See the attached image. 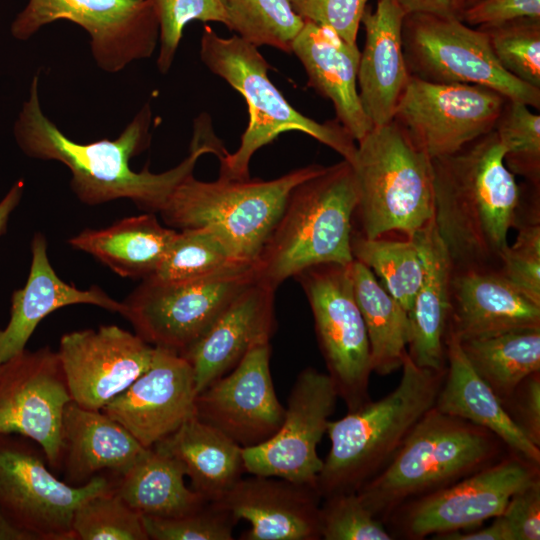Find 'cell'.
Returning a JSON list of instances; mask_svg holds the SVG:
<instances>
[{
  "label": "cell",
  "instance_id": "b9f144b4",
  "mask_svg": "<svg viewBox=\"0 0 540 540\" xmlns=\"http://www.w3.org/2000/svg\"><path fill=\"white\" fill-rule=\"evenodd\" d=\"M319 509L320 537L325 540H391L383 522L362 503L356 492L324 498Z\"/></svg>",
  "mask_w": 540,
  "mask_h": 540
},
{
  "label": "cell",
  "instance_id": "ffe728a7",
  "mask_svg": "<svg viewBox=\"0 0 540 540\" xmlns=\"http://www.w3.org/2000/svg\"><path fill=\"white\" fill-rule=\"evenodd\" d=\"M196 395L191 364L175 351L154 347L147 370L101 411L152 448L195 416Z\"/></svg>",
  "mask_w": 540,
  "mask_h": 540
},
{
  "label": "cell",
  "instance_id": "f1b7e54d",
  "mask_svg": "<svg viewBox=\"0 0 540 540\" xmlns=\"http://www.w3.org/2000/svg\"><path fill=\"white\" fill-rule=\"evenodd\" d=\"M434 407L495 434L511 452L540 464V447L516 426L503 404L476 373L458 339L446 338V369Z\"/></svg>",
  "mask_w": 540,
  "mask_h": 540
},
{
  "label": "cell",
  "instance_id": "7a4b0ae2",
  "mask_svg": "<svg viewBox=\"0 0 540 540\" xmlns=\"http://www.w3.org/2000/svg\"><path fill=\"white\" fill-rule=\"evenodd\" d=\"M432 168L434 223L454 270L500 272L522 185L505 165L496 132L432 159Z\"/></svg>",
  "mask_w": 540,
  "mask_h": 540
},
{
  "label": "cell",
  "instance_id": "484cf974",
  "mask_svg": "<svg viewBox=\"0 0 540 540\" xmlns=\"http://www.w3.org/2000/svg\"><path fill=\"white\" fill-rule=\"evenodd\" d=\"M32 261L25 286L11 297L10 319L0 329V364L26 349L38 324L50 313L64 306L89 304L122 314L123 303L94 285L79 289L64 282L55 272L47 255V242L36 233L31 243Z\"/></svg>",
  "mask_w": 540,
  "mask_h": 540
},
{
  "label": "cell",
  "instance_id": "d6986e66",
  "mask_svg": "<svg viewBox=\"0 0 540 540\" xmlns=\"http://www.w3.org/2000/svg\"><path fill=\"white\" fill-rule=\"evenodd\" d=\"M270 357V343L252 348L235 368L197 393L195 417L242 448L270 439L285 414L274 389Z\"/></svg>",
  "mask_w": 540,
  "mask_h": 540
},
{
  "label": "cell",
  "instance_id": "f5cc1de1",
  "mask_svg": "<svg viewBox=\"0 0 540 540\" xmlns=\"http://www.w3.org/2000/svg\"><path fill=\"white\" fill-rule=\"evenodd\" d=\"M0 540H36L15 524L0 507Z\"/></svg>",
  "mask_w": 540,
  "mask_h": 540
},
{
  "label": "cell",
  "instance_id": "7c38bea8",
  "mask_svg": "<svg viewBox=\"0 0 540 540\" xmlns=\"http://www.w3.org/2000/svg\"><path fill=\"white\" fill-rule=\"evenodd\" d=\"M256 280L255 265L193 281L142 280L122 301L121 315L148 344L182 355Z\"/></svg>",
  "mask_w": 540,
  "mask_h": 540
},
{
  "label": "cell",
  "instance_id": "1f68e13d",
  "mask_svg": "<svg viewBox=\"0 0 540 540\" xmlns=\"http://www.w3.org/2000/svg\"><path fill=\"white\" fill-rule=\"evenodd\" d=\"M185 477L178 459L152 447L115 480L114 491L141 516L177 517L208 502L185 484Z\"/></svg>",
  "mask_w": 540,
  "mask_h": 540
},
{
  "label": "cell",
  "instance_id": "6da1fadb",
  "mask_svg": "<svg viewBox=\"0 0 540 540\" xmlns=\"http://www.w3.org/2000/svg\"><path fill=\"white\" fill-rule=\"evenodd\" d=\"M39 76L32 79L28 99L14 125L20 149L29 157L53 160L71 172L70 186L77 198L90 206L117 199H129L139 209L159 212L187 176L193 174L199 158L213 153L220 158L222 144L205 138H192L189 155L177 166L161 173L145 167L133 171L131 158L145 151L151 141L152 111L146 103L113 140L78 143L68 138L42 111L39 101Z\"/></svg>",
  "mask_w": 540,
  "mask_h": 540
},
{
  "label": "cell",
  "instance_id": "5bb4252c",
  "mask_svg": "<svg viewBox=\"0 0 540 540\" xmlns=\"http://www.w3.org/2000/svg\"><path fill=\"white\" fill-rule=\"evenodd\" d=\"M539 465L510 452L465 478L396 509L395 531L419 540L477 527L502 514L510 498L540 480Z\"/></svg>",
  "mask_w": 540,
  "mask_h": 540
},
{
  "label": "cell",
  "instance_id": "4fadbf2b",
  "mask_svg": "<svg viewBox=\"0 0 540 540\" xmlns=\"http://www.w3.org/2000/svg\"><path fill=\"white\" fill-rule=\"evenodd\" d=\"M66 20L87 31L92 56L107 73L153 55L159 23L152 0H28L11 24L18 40L31 38L42 27Z\"/></svg>",
  "mask_w": 540,
  "mask_h": 540
},
{
  "label": "cell",
  "instance_id": "52a82bcc",
  "mask_svg": "<svg viewBox=\"0 0 540 540\" xmlns=\"http://www.w3.org/2000/svg\"><path fill=\"white\" fill-rule=\"evenodd\" d=\"M324 168L310 164L271 180L219 176L207 182L190 174L158 213L168 227L177 231L210 230L237 260L255 264L290 192Z\"/></svg>",
  "mask_w": 540,
  "mask_h": 540
},
{
  "label": "cell",
  "instance_id": "2e32d148",
  "mask_svg": "<svg viewBox=\"0 0 540 540\" xmlns=\"http://www.w3.org/2000/svg\"><path fill=\"white\" fill-rule=\"evenodd\" d=\"M338 398L327 373L313 367L303 369L292 386L277 432L262 444L243 448L246 473L279 477L316 488L323 467L317 446L327 432Z\"/></svg>",
  "mask_w": 540,
  "mask_h": 540
},
{
  "label": "cell",
  "instance_id": "83f0119b",
  "mask_svg": "<svg viewBox=\"0 0 540 540\" xmlns=\"http://www.w3.org/2000/svg\"><path fill=\"white\" fill-rule=\"evenodd\" d=\"M424 268L423 279L409 311L407 354L419 367L446 368V338L451 311L453 264L433 219L414 233Z\"/></svg>",
  "mask_w": 540,
  "mask_h": 540
},
{
  "label": "cell",
  "instance_id": "681fc988",
  "mask_svg": "<svg viewBox=\"0 0 540 540\" xmlns=\"http://www.w3.org/2000/svg\"><path fill=\"white\" fill-rule=\"evenodd\" d=\"M486 528L473 532L462 533L460 531L448 532L436 535L434 539L441 540H514L513 534L506 521L501 515Z\"/></svg>",
  "mask_w": 540,
  "mask_h": 540
},
{
  "label": "cell",
  "instance_id": "603a6c76",
  "mask_svg": "<svg viewBox=\"0 0 540 540\" xmlns=\"http://www.w3.org/2000/svg\"><path fill=\"white\" fill-rule=\"evenodd\" d=\"M540 328V305L499 271L454 270L448 333L460 342Z\"/></svg>",
  "mask_w": 540,
  "mask_h": 540
},
{
  "label": "cell",
  "instance_id": "e0dca14e",
  "mask_svg": "<svg viewBox=\"0 0 540 540\" xmlns=\"http://www.w3.org/2000/svg\"><path fill=\"white\" fill-rule=\"evenodd\" d=\"M70 401L58 354L49 347L24 349L2 363L0 434L34 441L55 470L60 468L63 413Z\"/></svg>",
  "mask_w": 540,
  "mask_h": 540
},
{
  "label": "cell",
  "instance_id": "d6a6232c",
  "mask_svg": "<svg viewBox=\"0 0 540 540\" xmlns=\"http://www.w3.org/2000/svg\"><path fill=\"white\" fill-rule=\"evenodd\" d=\"M350 274L368 335L372 372L389 375L401 368L407 353L409 313L361 262L353 259Z\"/></svg>",
  "mask_w": 540,
  "mask_h": 540
},
{
  "label": "cell",
  "instance_id": "74e56055",
  "mask_svg": "<svg viewBox=\"0 0 540 540\" xmlns=\"http://www.w3.org/2000/svg\"><path fill=\"white\" fill-rule=\"evenodd\" d=\"M504 151V162L516 176L540 185V115L528 105L506 100L494 127Z\"/></svg>",
  "mask_w": 540,
  "mask_h": 540
},
{
  "label": "cell",
  "instance_id": "e575fe53",
  "mask_svg": "<svg viewBox=\"0 0 540 540\" xmlns=\"http://www.w3.org/2000/svg\"><path fill=\"white\" fill-rule=\"evenodd\" d=\"M351 252L353 259L368 267L409 313L424 274L414 241L410 238H367L353 231Z\"/></svg>",
  "mask_w": 540,
  "mask_h": 540
},
{
  "label": "cell",
  "instance_id": "bcb514c9",
  "mask_svg": "<svg viewBox=\"0 0 540 540\" xmlns=\"http://www.w3.org/2000/svg\"><path fill=\"white\" fill-rule=\"evenodd\" d=\"M503 407L523 434L540 447V371L527 376Z\"/></svg>",
  "mask_w": 540,
  "mask_h": 540
},
{
  "label": "cell",
  "instance_id": "4316f807",
  "mask_svg": "<svg viewBox=\"0 0 540 540\" xmlns=\"http://www.w3.org/2000/svg\"><path fill=\"white\" fill-rule=\"evenodd\" d=\"M60 468L64 481L82 486L109 472L117 479L146 451L122 425L101 410L70 401L62 420Z\"/></svg>",
  "mask_w": 540,
  "mask_h": 540
},
{
  "label": "cell",
  "instance_id": "30bf717a",
  "mask_svg": "<svg viewBox=\"0 0 540 540\" xmlns=\"http://www.w3.org/2000/svg\"><path fill=\"white\" fill-rule=\"evenodd\" d=\"M115 478L97 475L82 486L58 479L41 447L15 434H0V507L36 540H76L75 510L87 499L113 490Z\"/></svg>",
  "mask_w": 540,
  "mask_h": 540
},
{
  "label": "cell",
  "instance_id": "8fae6325",
  "mask_svg": "<svg viewBox=\"0 0 540 540\" xmlns=\"http://www.w3.org/2000/svg\"><path fill=\"white\" fill-rule=\"evenodd\" d=\"M350 264H319L294 276L310 305L327 374L348 412L371 400L372 373L368 335L355 299Z\"/></svg>",
  "mask_w": 540,
  "mask_h": 540
},
{
  "label": "cell",
  "instance_id": "f35d334b",
  "mask_svg": "<svg viewBox=\"0 0 540 540\" xmlns=\"http://www.w3.org/2000/svg\"><path fill=\"white\" fill-rule=\"evenodd\" d=\"M76 540H149L142 516L113 490L78 506L72 520Z\"/></svg>",
  "mask_w": 540,
  "mask_h": 540
},
{
  "label": "cell",
  "instance_id": "7402d4cb",
  "mask_svg": "<svg viewBox=\"0 0 540 540\" xmlns=\"http://www.w3.org/2000/svg\"><path fill=\"white\" fill-rule=\"evenodd\" d=\"M275 291L254 281L181 355L192 366L197 393L235 368L252 348L270 343L276 327Z\"/></svg>",
  "mask_w": 540,
  "mask_h": 540
},
{
  "label": "cell",
  "instance_id": "4dcf8cb0",
  "mask_svg": "<svg viewBox=\"0 0 540 540\" xmlns=\"http://www.w3.org/2000/svg\"><path fill=\"white\" fill-rule=\"evenodd\" d=\"M153 447L178 459L191 488L208 502L221 500L246 472L243 448L195 416Z\"/></svg>",
  "mask_w": 540,
  "mask_h": 540
},
{
  "label": "cell",
  "instance_id": "ab89813d",
  "mask_svg": "<svg viewBox=\"0 0 540 540\" xmlns=\"http://www.w3.org/2000/svg\"><path fill=\"white\" fill-rule=\"evenodd\" d=\"M528 202L527 194L520 202L514 228L515 242L506 248L500 273L533 302L540 305V215L539 198Z\"/></svg>",
  "mask_w": 540,
  "mask_h": 540
},
{
  "label": "cell",
  "instance_id": "ee69618b",
  "mask_svg": "<svg viewBox=\"0 0 540 540\" xmlns=\"http://www.w3.org/2000/svg\"><path fill=\"white\" fill-rule=\"evenodd\" d=\"M142 521L152 540H232L238 522L216 502H207L201 508L181 516H142Z\"/></svg>",
  "mask_w": 540,
  "mask_h": 540
},
{
  "label": "cell",
  "instance_id": "836d02e7",
  "mask_svg": "<svg viewBox=\"0 0 540 540\" xmlns=\"http://www.w3.org/2000/svg\"><path fill=\"white\" fill-rule=\"evenodd\" d=\"M459 343L473 369L502 404L527 376L540 371V328Z\"/></svg>",
  "mask_w": 540,
  "mask_h": 540
},
{
  "label": "cell",
  "instance_id": "f546056e",
  "mask_svg": "<svg viewBox=\"0 0 540 540\" xmlns=\"http://www.w3.org/2000/svg\"><path fill=\"white\" fill-rule=\"evenodd\" d=\"M177 230L164 227L154 213L124 218L102 229H85L68 240L121 277L152 276L167 253Z\"/></svg>",
  "mask_w": 540,
  "mask_h": 540
},
{
  "label": "cell",
  "instance_id": "7dc6e473",
  "mask_svg": "<svg viewBox=\"0 0 540 540\" xmlns=\"http://www.w3.org/2000/svg\"><path fill=\"white\" fill-rule=\"evenodd\" d=\"M471 27L482 28L507 21L540 19V0H479L457 16Z\"/></svg>",
  "mask_w": 540,
  "mask_h": 540
},
{
  "label": "cell",
  "instance_id": "277c9868",
  "mask_svg": "<svg viewBox=\"0 0 540 540\" xmlns=\"http://www.w3.org/2000/svg\"><path fill=\"white\" fill-rule=\"evenodd\" d=\"M357 201L354 172L344 159L295 186L255 263L257 280L277 289L306 268L350 264Z\"/></svg>",
  "mask_w": 540,
  "mask_h": 540
},
{
  "label": "cell",
  "instance_id": "f907efd6",
  "mask_svg": "<svg viewBox=\"0 0 540 540\" xmlns=\"http://www.w3.org/2000/svg\"><path fill=\"white\" fill-rule=\"evenodd\" d=\"M399 2L407 14L455 15L453 0H399Z\"/></svg>",
  "mask_w": 540,
  "mask_h": 540
},
{
  "label": "cell",
  "instance_id": "d590c367",
  "mask_svg": "<svg viewBox=\"0 0 540 540\" xmlns=\"http://www.w3.org/2000/svg\"><path fill=\"white\" fill-rule=\"evenodd\" d=\"M247 264L237 260L225 243L207 229L178 231L155 273L147 279L173 283L221 275Z\"/></svg>",
  "mask_w": 540,
  "mask_h": 540
},
{
  "label": "cell",
  "instance_id": "d4e9b609",
  "mask_svg": "<svg viewBox=\"0 0 540 540\" xmlns=\"http://www.w3.org/2000/svg\"><path fill=\"white\" fill-rule=\"evenodd\" d=\"M307 74L308 86L331 101L336 120L356 142L374 127L365 113L357 86L360 50L327 27L304 21L292 42Z\"/></svg>",
  "mask_w": 540,
  "mask_h": 540
},
{
  "label": "cell",
  "instance_id": "5b68a950",
  "mask_svg": "<svg viewBox=\"0 0 540 540\" xmlns=\"http://www.w3.org/2000/svg\"><path fill=\"white\" fill-rule=\"evenodd\" d=\"M504 447L489 430L433 406L389 463L356 493L383 522L405 503L494 463Z\"/></svg>",
  "mask_w": 540,
  "mask_h": 540
},
{
  "label": "cell",
  "instance_id": "60d3db41",
  "mask_svg": "<svg viewBox=\"0 0 540 540\" xmlns=\"http://www.w3.org/2000/svg\"><path fill=\"white\" fill-rule=\"evenodd\" d=\"M479 29L505 71L540 88V19L520 18Z\"/></svg>",
  "mask_w": 540,
  "mask_h": 540
},
{
  "label": "cell",
  "instance_id": "9c48e42d",
  "mask_svg": "<svg viewBox=\"0 0 540 540\" xmlns=\"http://www.w3.org/2000/svg\"><path fill=\"white\" fill-rule=\"evenodd\" d=\"M402 35L411 76L435 83L481 85L507 100L540 108V88L505 71L485 32L468 26L456 15L409 13Z\"/></svg>",
  "mask_w": 540,
  "mask_h": 540
},
{
  "label": "cell",
  "instance_id": "c3c4849f",
  "mask_svg": "<svg viewBox=\"0 0 540 540\" xmlns=\"http://www.w3.org/2000/svg\"><path fill=\"white\" fill-rule=\"evenodd\" d=\"M501 516L514 540L540 539V480L515 493Z\"/></svg>",
  "mask_w": 540,
  "mask_h": 540
},
{
  "label": "cell",
  "instance_id": "8d00e7d4",
  "mask_svg": "<svg viewBox=\"0 0 540 540\" xmlns=\"http://www.w3.org/2000/svg\"><path fill=\"white\" fill-rule=\"evenodd\" d=\"M228 26L240 38L256 46H270L291 53L294 38L304 20L290 0H220Z\"/></svg>",
  "mask_w": 540,
  "mask_h": 540
},
{
  "label": "cell",
  "instance_id": "cb8c5ba5",
  "mask_svg": "<svg viewBox=\"0 0 540 540\" xmlns=\"http://www.w3.org/2000/svg\"><path fill=\"white\" fill-rule=\"evenodd\" d=\"M406 15L399 0H377L375 10L367 7L361 19L365 42L360 52L357 86L362 107L373 126L393 120L411 77L403 49Z\"/></svg>",
  "mask_w": 540,
  "mask_h": 540
},
{
  "label": "cell",
  "instance_id": "816d5d0a",
  "mask_svg": "<svg viewBox=\"0 0 540 540\" xmlns=\"http://www.w3.org/2000/svg\"><path fill=\"white\" fill-rule=\"evenodd\" d=\"M24 190L22 180L17 181L0 201V236L6 231L8 219L19 204Z\"/></svg>",
  "mask_w": 540,
  "mask_h": 540
},
{
  "label": "cell",
  "instance_id": "7bdbcfd3",
  "mask_svg": "<svg viewBox=\"0 0 540 540\" xmlns=\"http://www.w3.org/2000/svg\"><path fill=\"white\" fill-rule=\"evenodd\" d=\"M159 23L157 68L165 74L174 61L186 25L192 21L228 26L220 0H152Z\"/></svg>",
  "mask_w": 540,
  "mask_h": 540
},
{
  "label": "cell",
  "instance_id": "ba28073f",
  "mask_svg": "<svg viewBox=\"0 0 540 540\" xmlns=\"http://www.w3.org/2000/svg\"><path fill=\"white\" fill-rule=\"evenodd\" d=\"M357 143L350 164L358 193V233L410 238L434 217L432 159L394 120L374 126Z\"/></svg>",
  "mask_w": 540,
  "mask_h": 540
},
{
  "label": "cell",
  "instance_id": "44dd1931",
  "mask_svg": "<svg viewBox=\"0 0 540 540\" xmlns=\"http://www.w3.org/2000/svg\"><path fill=\"white\" fill-rule=\"evenodd\" d=\"M322 499L312 485L252 475L241 478L216 503L250 527L241 540H317Z\"/></svg>",
  "mask_w": 540,
  "mask_h": 540
},
{
  "label": "cell",
  "instance_id": "db71d44e",
  "mask_svg": "<svg viewBox=\"0 0 540 540\" xmlns=\"http://www.w3.org/2000/svg\"><path fill=\"white\" fill-rule=\"evenodd\" d=\"M478 1L479 0H453V9L455 15L458 16L461 11L475 4Z\"/></svg>",
  "mask_w": 540,
  "mask_h": 540
},
{
  "label": "cell",
  "instance_id": "11a10c76",
  "mask_svg": "<svg viewBox=\"0 0 540 540\" xmlns=\"http://www.w3.org/2000/svg\"><path fill=\"white\" fill-rule=\"evenodd\" d=\"M2 364H0V372H1Z\"/></svg>",
  "mask_w": 540,
  "mask_h": 540
},
{
  "label": "cell",
  "instance_id": "ac0fdd59",
  "mask_svg": "<svg viewBox=\"0 0 540 540\" xmlns=\"http://www.w3.org/2000/svg\"><path fill=\"white\" fill-rule=\"evenodd\" d=\"M73 402L102 410L152 361L154 346L117 325L62 335L56 351Z\"/></svg>",
  "mask_w": 540,
  "mask_h": 540
},
{
  "label": "cell",
  "instance_id": "8992f818",
  "mask_svg": "<svg viewBox=\"0 0 540 540\" xmlns=\"http://www.w3.org/2000/svg\"><path fill=\"white\" fill-rule=\"evenodd\" d=\"M201 61L239 92L248 106L249 121L237 150L220 161V177L248 179L252 156L289 131L304 133L352 162L357 144L335 119L317 122L297 111L268 76V62L258 47L239 36L221 37L205 26L199 50Z\"/></svg>",
  "mask_w": 540,
  "mask_h": 540
},
{
  "label": "cell",
  "instance_id": "3957f363",
  "mask_svg": "<svg viewBox=\"0 0 540 540\" xmlns=\"http://www.w3.org/2000/svg\"><path fill=\"white\" fill-rule=\"evenodd\" d=\"M397 387L344 417L329 421L331 447L316 480L321 498L357 490L380 472L434 405L444 370L417 366L404 356Z\"/></svg>",
  "mask_w": 540,
  "mask_h": 540
},
{
  "label": "cell",
  "instance_id": "9a60e30c",
  "mask_svg": "<svg viewBox=\"0 0 540 540\" xmlns=\"http://www.w3.org/2000/svg\"><path fill=\"white\" fill-rule=\"evenodd\" d=\"M506 100L485 86L435 83L411 76L393 120L436 159L493 131Z\"/></svg>",
  "mask_w": 540,
  "mask_h": 540
},
{
  "label": "cell",
  "instance_id": "f6af8a7d",
  "mask_svg": "<svg viewBox=\"0 0 540 540\" xmlns=\"http://www.w3.org/2000/svg\"><path fill=\"white\" fill-rule=\"evenodd\" d=\"M369 0H290L292 8L304 21L335 32L351 44H357L362 16Z\"/></svg>",
  "mask_w": 540,
  "mask_h": 540
}]
</instances>
